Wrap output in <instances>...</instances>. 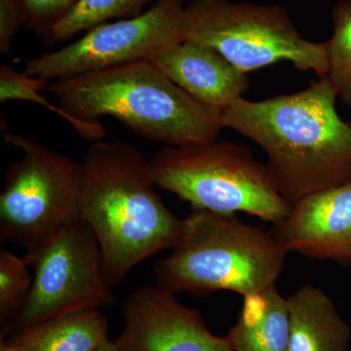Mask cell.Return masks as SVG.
Instances as JSON below:
<instances>
[{"label":"cell","mask_w":351,"mask_h":351,"mask_svg":"<svg viewBox=\"0 0 351 351\" xmlns=\"http://www.w3.org/2000/svg\"><path fill=\"white\" fill-rule=\"evenodd\" d=\"M326 75L311 86L262 101L240 98L221 113L223 128L250 138L291 205L351 181V125L337 110Z\"/></svg>","instance_id":"6da1fadb"},{"label":"cell","mask_w":351,"mask_h":351,"mask_svg":"<svg viewBox=\"0 0 351 351\" xmlns=\"http://www.w3.org/2000/svg\"><path fill=\"white\" fill-rule=\"evenodd\" d=\"M80 165V218L96 235L114 288L141 263L172 249L184 219L164 204L149 160L135 145L96 141Z\"/></svg>","instance_id":"7a4b0ae2"},{"label":"cell","mask_w":351,"mask_h":351,"mask_svg":"<svg viewBox=\"0 0 351 351\" xmlns=\"http://www.w3.org/2000/svg\"><path fill=\"white\" fill-rule=\"evenodd\" d=\"M59 106L75 119L112 117L142 137L170 147L218 141L221 112L175 84L149 60H138L50 83Z\"/></svg>","instance_id":"3957f363"},{"label":"cell","mask_w":351,"mask_h":351,"mask_svg":"<svg viewBox=\"0 0 351 351\" xmlns=\"http://www.w3.org/2000/svg\"><path fill=\"white\" fill-rule=\"evenodd\" d=\"M287 255L271 230L235 214L193 210L169 255L154 265L156 285L175 295L230 291L246 297L276 284Z\"/></svg>","instance_id":"277c9868"},{"label":"cell","mask_w":351,"mask_h":351,"mask_svg":"<svg viewBox=\"0 0 351 351\" xmlns=\"http://www.w3.org/2000/svg\"><path fill=\"white\" fill-rule=\"evenodd\" d=\"M149 164L156 186L186 201L193 210L246 213L276 225L292 208L267 164L257 160L246 145L214 141L165 145Z\"/></svg>","instance_id":"5b68a950"},{"label":"cell","mask_w":351,"mask_h":351,"mask_svg":"<svg viewBox=\"0 0 351 351\" xmlns=\"http://www.w3.org/2000/svg\"><path fill=\"white\" fill-rule=\"evenodd\" d=\"M182 40L214 48L246 75L281 62L319 77L329 69L326 43L304 38L280 4L191 0L184 9Z\"/></svg>","instance_id":"8992f818"},{"label":"cell","mask_w":351,"mask_h":351,"mask_svg":"<svg viewBox=\"0 0 351 351\" xmlns=\"http://www.w3.org/2000/svg\"><path fill=\"white\" fill-rule=\"evenodd\" d=\"M3 140L24 154L6 171L0 239L29 251L80 219L82 165L31 138L4 133Z\"/></svg>","instance_id":"52a82bcc"},{"label":"cell","mask_w":351,"mask_h":351,"mask_svg":"<svg viewBox=\"0 0 351 351\" xmlns=\"http://www.w3.org/2000/svg\"><path fill=\"white\" fill-rule=\"evenodd\" d=\"M24 260L34 270L29 299L1 339L39 323L85 311L115 306L103 253L96 235L82 219L27 251Z\"/></svg>","instance_id":"ba28073f"},{"label":"cell","mask_w":351,"mask_h":351,"mask_svg":"<svg viewBox=\"0 0 351 351\" xmlns=\"http://www.w3.org/2000/svg\"><path fill=\"white\" fill-rule=\"evenodd\" d=\"M186 0H156L141 15L104 23L82 38L25 64L24 73L48 82L138 60L182 40Z\"/></svg>","instance_id":"9c48e42d"},{"label":"cell","mask_w":351,"mask_h":351,"mask_svg":"<svg viewBox=\"0 0 351 351\" xmlns=\"http://www.w3.org/2000/svg\"><path fill=\"white\" fill-rule=\"evenodd\" d=\"M176 295L157 285L134 291L122 308L117 345L125 351H234L228 336H215L199 311Z\"/></svg>","instance_id":"30bf717a"},{"label":"cell","mask_w":351,"mask_h":351,"mask_svg":"<svg viewBox=\"0 0 351 351\" xmlns=\"http://www.w3.org/2000/svg\"><path fill=\"white\" fill-rule=\"evenodd\" d=\"M270 230L288 254L350 265L351 181L302 198Z\"/></svg>","instance_id":"8fae6325"},{"label":"cell","mask_w":351,"mask_h":351,"mask_svg":"<svg viewBox=\"0 0 351 351\" xmlns=\"http://www.w3.org/2000/svg\"><path fill=\"white\" fill-rule=\"evenodd\" d=\"M147 60L189 96L221 112L243 98L250 86L246 73L214 48L195 41L171 44Z\"/></svg>","instance_id":"7c38bea8"},{"label":"cell","mask_w":351,"mask_h":351,"mask_svg":"<svg viewBox=\"0 0 351 351\" xmlns=\"http://www.w3.org/2000/svg\"><path fill=\"white\" fill-rule=\"evenodd\" d=\"M290 337L287 351H350L351 329L334 302L306 284L287 298Z\"/></svg>","instance_id":"4fadbf2b"},{"label":"cell","mask_w":351,"mask_h":351,"mask_svg":"<svg viewBox=\"0 0 351 351\" xmlns=\"http://www.w3.org/2000/svg\"><path fill=\"white\" fill-rule=\"evenodd\" d=\"M108 321L85 311L44 321L0 341V351H93L108 341Z\"/></svg>","instance_id":"5bb4252c"},{"label":"cell","mask_w":351,"mask_h":351,"mask_svg":"<svg viewBox=\"0 0 351 351\" xmlns=\"http://www.w3.org/2000/svg\"><path fill=\"white\" fill-rule=\"evenodd\" d=\"M290 313L276 284L243 297L239 320L228 332L234 351H287Z\"/></svg>","instance_id":"9a60e30c"},{"label":"cell","mask_w":351,"mask_h":351,"mask_svg":"<svg viewBox=\"0 0 351 351\" xmlns=\"http://www.w3.org/2000/svg\"><path fill=\"white\" fill-rule=\"evenodd\" d=\"M154 0H78L71 12L43 36L49 44L62 43L80 32L114 19H127L144 13Z\"/></svg>","instance_id":"2e32d148"},{"label":"cell","mask_w":351,"mask_h":351,"mask_svg":"<svg viewBox=\"0 0 351 351\" xmlns=\"http://www.w3.org/2000/svg\"><path fill=\"white\" fill-rule=\"evenodd\" d=\"M50 82L43 78L34 77L25 75L24 71H16L9 64H3L0 68V103L8 101H24L44 105L47 110L57 113L60 117L68 121L71 127L82 138L87 141L103 140L106 136V129L101 122H88L75 119L61 107L53 105L39 93L40 90L49 86Z\"/></svg>","instance_id":"e0dca14e"},{"label":"cell","mask_w":351,"mask_h":351,"mask_svg":"<svg viewBox=\"0 0 351 351\" xmlns=\"http://www.w3.org/2000/svg\"><path fill=\"white\" fill-rule=\"evenodd\" d=\"M332 34L326 41L327 77L339 100L351 107V0H339L332 8Z\"/></svg>","instance_id":"ac0fdd59"},{"label":"cell","mask_w":351,"mask_h":351,"mask_svg":"<svg viewBox=\"0 0 351 351\" xmlns=\"http://www.w3.org/2000/svg\"><path fill=\"white\" fill-rule=\"evenodd\" d=\"M24 258L0 251V325L5 330L29 299L32 278Z\"/></svg>","instance_id":"d6986e66"},{"label":"cell","mask_w":351,"mask_h":351,"mask_svg":"<svg viewBox=\"0 0 351 351\" xmlns=\"http://www.w3.org/2000/svg\"><path fill=\"white\" fill-rule=\"evenodd\" d=\"M78 0H19L24 10L27 24L40 36L63 20Z\"/></svg>","instance_id":"ffe728a7"},{"label":"cell","mask_w":351,"mask_h":351,"mask_svg":"<svg viewBox=\"0 0 351 351\" xmlns=\"http://www.w3.org/2000/svg\"><path fill=\"white\" fill-rule=\"evenodd\" d=\"M27 24L19 0H0V52L10 50L13 39L23 25Z\"/></svg>","instance_id":"44dd1931"},{"label":"cell","mask_w":351,"mask_h":351,"mask_svg":"<svg viewBox=\"0 0 351 351\" xmlns=\"http://www.w3.org/2000/svg\"><path fill=\"white\" fill-rule=\"evenodd\" d=\"M93 351H125L122 350L121 348L119 345H117V341H110L108 339L106 343H104L103 345L98 346L96 350Z\"/></svg>","instance_id":"7402d4cb"}]
</instances>
